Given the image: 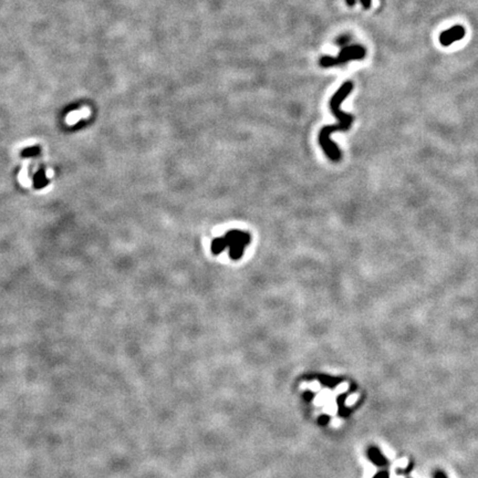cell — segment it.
I'll return each mask as SVG.
<instances>
[{
	"instance_id": "cell-1",
	"label": "cell",
	"mask_w": 478,
	"mask_h": 478,
	"mask_svg": "<svg viewBox=\"0 0 478 478\" xmlns=\"http://www.w3.org/2000/svg\"><path fill=\"white\" fill-rule=\"evenodd\" d=\"M251 244V235L246 232L233 229L227 232L224 237H218L211 241V253L219 255L226 247H229V256L233 260H239L244 254L245 247Z\"/></svg>"
},
{
	"instance_id": "cell-2",
	"label": "cell",
	"mask_w": 478,
	"mask_h": 478,
	"mask_svg": "<svg viewBox=\"0 0 478 478\" xmlns=\"http://www.w3.org/2000/svg\"><path fill=\"white\" fill-rule=\"evenodd\" d=\"M365 57V49L361 46H349L344 47L340 51V56L338 58L322 57L320 59V65L323 68L333 67L348 62L349 60H360Z\"/></svg>"
},
{
	"instance_id": "cell-3",
	"label": "cell",
	"mask_w": 478,
	"mask_h": 478,
	"mask_svg": "<svg viewBox=\"0 0 478 478\" xmlns=\"http://www.w3.org/2000/svg\"><path fill=\"white\" fill-rule=\"evenodd\" d=\"M465 34V28L461 25H456L439 34V43L443 47H450L452 43L464 39Z\"/></svg>"
},
{
	"instance_id": "cell-4",
	"label": "cell",
	"mask_w": 478,
	"mask_h": 478,
	"mask_svg": "<svg viewBox=\"0 0 478 478\" xmlns=\"http://www.w3.org/2000/svg\"><path fill=\"white\" fill-rule=\"evenodd\" d=\"M34 184L37 187H42L47 184V176L43 171H40L38 174L34 176Z\"/></svg>"
},
{
	"instance_id": "cell-5",
	"label": "cell",
	"mask_w": 478,
	"mask_h": 478,
	"mask_svg": "<svg viewBox=\"0 0 478 478\" xmlns=\"http://www.w3.org/2000/svg\"><path fill=\"white\" fill-rule=\"evenodd\" d=\"M434 478H448V477L443 472V470H436V472L434 473Z\"/></svg>"
},
{
	"instance_id": "cell-6",
	"label": "cell",
	"mask_w": 478,
	"mask_h": 478,
	"mask_svg": "<svg viewBox=\"0 0 478 478\" xmlns=\"http://www.w3.org/2000/svg\"><path fill=\"white\" fill-rule=\"evenodd\" d=\"M361 4L365 9H369L372 5V0H361Z\"/></svg>"
},
{
	"instance_id": "cell-7",
	"label": "cell",
	"mask_w": 478,
	"mask_h": 478,
	"mask_svg": "<svg viewBox=\"0 0 478 478\" xmlns=\"http://www.w3.org/2000/svg\"><path fill=\"white\" fill-rule=\"evenodd\" d=\"M36 154H38V150L32 149V150H28L27 152H25L24 155L25 156H30V155H36Z\"/></svg>"
},
{
	"instance_id": "cell-8",
	"label": "cell",
	"mask_w": 478,
	"mask_h": 478,
	"mask_svg": "<svg viewBox=\"0 0 478 478\" xmlns=\"http://www.w3.org/2000/svg\"><path fill=\"white\" fill-rule=\"evenodd\" d=\"M349 6H355L356 5V0H345Z\"/></svg>"
}]
</instances>
